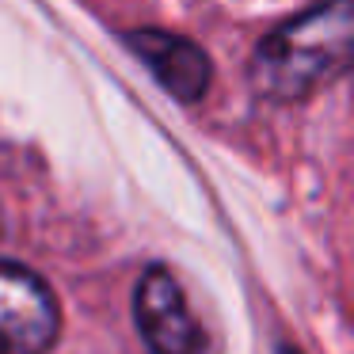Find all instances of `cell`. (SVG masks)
<instances>
[{
	"label": "cell",
	"instance_id": "1",
	"mask_svg": "<svg viewBox=\"0 0 354 354\" xmlns=\"http://www.w3.org/2000/svg\"><path fill=\"white\" fill-rule=\"evenodd\" d=\"M351 0H324L274 27L248 62L252 92L270 103H301L351 69Z\"/></svg>",
	"mask_w": 354,
	"mask_h": 354
},
{
	"label": "cell",
	"instance_id": "2",
	"mask_svg": "<svg viewBox=\"0 0 354 354\" xmlns=\"http://www.w3.org/2000/svg\"><path fill=\"white\" fill-rule=\"evenodd\" d=\"M133 324L153 354H209V339L194 320L179 278L164 263L141 270L133 290Z\"/></svg>",
	"mask_w": 354,
	"mask_h": 354
},
{
	"label": "cell",
	"instance_id": "3",
	"mask_svg": "<svg viewBox=\"0 0 354 354\" xmlns=\"http://www.w3.org/2000/svg\"><path fill=\"white\" fill-rule=\"evenodd\" d=\"M57 297L35 270L0 263V354H46L57 343Z\"/></svg>",
	"mask_w": 354,
	"mask_h": 354
},
{
	"label": "cell",
	"instance_id": "4",
	"mask_svg": "<svg viewBox=\"0 0 354 354\" xmlns=\"http://www.w3.org/2000/svg\"><path fill=\"white\" fill-rule=\"evenodd\" d=\"M126 46L156 77V84L168 95H176L179 103H198L209 92L214 65H209L206 50L194 46L191 39L171 35V31H156V27H141V31L126 35Z\"/></svg>",
	"mask_w": 354,
	"mask_h": 354
},
{
	"label": "cell",
	"instance_id": "5",
	"mask_svg": "<svg viewBox=\"0 0 354 354\" xmlns=\"http://www.w3.org/2000/svg\"><path fill=\"white\" fill-rule=\"evenodd\" d=\"M282 354H293V351H282Z\"/></svg>",
	"mask_w": 354,
	"mask_h": 354
}]
</instances>
